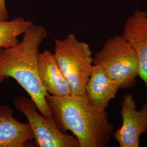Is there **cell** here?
I'll use <instances>...</instances> for the list:
<instances>
[{"label":"cell","mask_w":147,"mask_h":147,"mask_svg":"<svg viewBox=\"0 0 147 147\" xmlns=\"http://www.w3.org/2000/svg\"><path fill=\"white\" fill-rule=\"evenodd\" d=\"M47 104L61 131L71 132L80 147H106L114 129L106 111L93 107L86 95L55 96Z\"/></svg>","instance_id":"6da1fadb"},{"label":"cell","mask_w":147,"mask_h":147,"mask_svg":"<svg viewBox=\"0 0 147 147\" xmlns=\"http://www.w3.org/2000/svg\"><path fill=\"white\" fill-rule=\"evenodd\" d=\"M47 36L44 27L34 24L24 33L21 41L11 47L0 48V76L16 80L36 103L39 113L51 117L47 100L49 94L38 71L39 47Z\"/></svg>","instance_id":"7a4b0ae2"},{"label":"cell","mask_w":147,"mask_h":147,"mask_svg":"<svg viewBox=\"0 0 147 147\" xmlns=\"http://www.w3.org/2000/svg\"><path fill=\"white\" fill-rule=\"evenodd\" d=\"M54 55L70 87L71 95H84L93 63L92 52L87 42L74 34L63 39H55Z\"/></svg>","instance_id":"3957f363"},{"label":"cell","mask_w":147,"mask_h":147,"mask_svg":"<svg viewBox=\"0 0 147 147\" xmlns=\"http://www.w3.org/2000/svg\"><path fill=\"white\" fill-rule=\"evenodd\" d=\"M93 64L99 65L120 89L134 87L139 76V61L135 50L123 35L107 40L95 53Z\"/></svg>","instance_id":"277c9868"},{"label":"cell","mask_w":147,"mask_h":147,"mask_svg":"<svg viewBox=\"0 0 147 147\" xmlns=\"http://www.w3.org/2000/svg\"><path fill=\"white\" fill-rule=\"evenodd\" d=\"M16 109L28 121L38 146L39 147H80L75 137L61 131L53 117L38 112L36 103L30 98L20 95L14 100Z\"/></svg>","instance_id":"5b68a950"},{"label":"cell","mask_w":147,"mask_h":147,"mask_svg":"<svg viewBox=\"0 0 147 147\" xmlns=\"http://www.w3.org/2000/svg\"><path fill=\"white\" fill-rule=\"evenodd\" d=\"M122 124L113 136L120 147H139L141 135L147 132V101L141 110L137 109L131 93L123 96L121 102Z\"/></svg>","instance_id":"8992f818"},{"label":"cell","mask_w":147,"mask_h":147,"mask_svg":"<svg viewBox=\"0 0 147 147\" xmlns=\"http://www.w3.org/2000/svg\"><path fill=\"white\" fill-rule=\"evenodd\" d=\"M123 36L136 53L139 61V77L147 89V12L137 9L126 19Z\"/></svg>","instance_id":"52a82bcc"},{"label":"cell","mask_w":147,"mask_h":147,"mask_svg":"<svg viewBox=\"0 0 147 147\" xmlns=\"http://www.w3.org/2000/svg\"><path fill=\"white\" fill-rule=\"evenodd\" d=\"M119 89V84L111 79L100 65H93L85 94L93 107L106 111L110 101L115 98Z\"/></svg>","instance_id":"ba28073f"},{"label":"cell","mask_w":147,"mask_h":147,"mask_svg":"<svg viewBox=\"0 0 147 147\" xmlns=\"http://www.w3.org/2000/svg\"><path fill=\"white\" fill-rule=\"evenodd\" d=\"M38 71L42 84L49 94L55 96L71 94L68 82L59 68L54 54L50 50L39 53Z\"/></svg>","instance_id":"9c48e42d"},{"label":"cell","mask_w":147,"mask_h":147,"mask_svg":"<svg viewBox=\"0 0 147 147\" xmlns=\"http://www.w3.org/2000/svg\"><path fill=\"white\" fill-rule=\"evenodd\" d=\"M14 110L6 105L0 106V147H24L34 138L28 123L13 117Z\"/></svg>","instance_id":"30bf717a"},{"label":"cell","mask_w":147,"mask_h":147,"mask_svg":"<svg viewBox=\"0 0 147 147\" xmlns=\"http://www.w3.org/2000/svg\"><path fill=\"white\" fill-rule=\"evenodd\" d=\"M34 25L31 20L16 17L11 20L0 21V48L11 47L19 42L18 37L24 34Z\"/></svg>","instance_id":"8fae6325"},{"label":"cell","mask_w":147,"mask_h":147,"mask_svg":"<svg viewBox=\"0 0 147 147\" xmlns=\"http://www.w3.org/2000/svg\"><path fill=\"white\" fill-rule=\"evenodd\" d=\"M8 19V12L7 11L5 0H0V21Z\"/></svg>","instance_id":"7c38bea8"},{"label":"cell","mask_w":147,"mask_h":147,"mask_svg":"<svg viewBox=\"0 0 147 147\" xmlns=\"http://www.w3.org/2000/svg\"><path fill=\"white\" fill-rule=\"evenodd\" d=\"M5 79V77H4V76H0V84H1V83L4 81V80Z\"/></svg>","instance_id":"4fadbf2b"}]
</instances>
